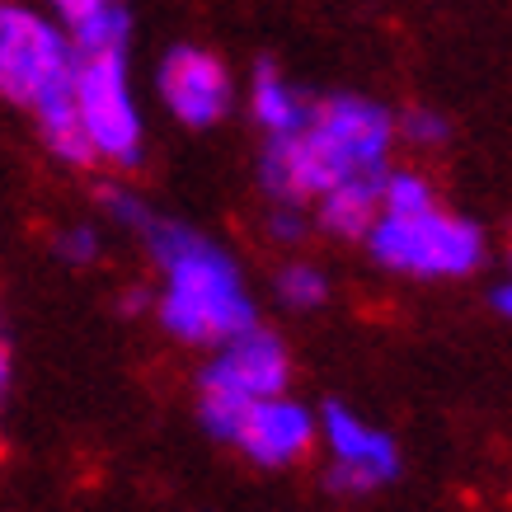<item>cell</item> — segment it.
I'll list each match as a JSON object with an SVG mask.
<instances>
[{
	"label": "cell",
	"instance_id": "cell-1",
	"mask_svg": "<svg viewBox=\"0 0 512 512\" xmlns=\"http://www.w3.org/2000/svg\"><path fill=\"white\" fill-rule=\"evenodd\" d=\"M390 127L386 109H376L367 99L339 94L325 99L306 113V123L273 137L264 156V184L287 202L320 198L325 188L353 179V174H376L390 151Z\"/></svg>",
	"mask_w": 512,
	"mask_h": 512
},
{
	"label": "cell",
	"instance_id": "cell-17",
	"mask_svg": "<svg viewBox=\"0 0 512 512\" xmlns=\"http://www.w3.org/2000/svg\"><path fill=\"white\" fill-rule=\"evenodd\" d=\"M57 254H62L66 264H94L99 259V235L90 226H71V231L57 240Z\"/></svg>",
	"mask_w": 512,
	"mask_h": 512
},
{
	"label": "cell",
	"instance_id": "cell-2",
	"mask_svg": "<svg viewBox=\"0 0 512 512\" xmlns=\"http://www.w3.org/2000/svg\"><path fill=\"white\" fill-rule=\"evenodd\" d=\"M151 254L165 268V296H160V325L184 343H226L254 329V301L235 264L212 240L193 235L174 221L146 226Z\"/></svg>",
	"mask_w": 512,
	"mask_h": 512
},
{
	"label": "cell",
	"instance_id": "cell-19",
	"mask_svg": "<svg viewBox=\"0 0 512 512\" xmlns=\"http://www.w3.org/2000/svg\"><path fill=\"white\" fill-rule=\"evenodd\" d=\"M109 0H52V10L66 19V24H80L85 15H94V10H104Z\"/></svg>",
	"mask_w": 512,
	"mask_h": 512
},
{
	"label": "cell",
	"instance_id": "cell-7",
	"mask_svg": "<svg viewBox=\"0 0 512 512\" xmlns=\"http://www.w3.org/2000/svg\"><path fill=\"white\" fill-rule=\"evenodd\" d=\"M226 442H235L259 466H287V461L311 451L315 419L301 404L282 400V395H268V400H254L235 414L231 428H226Z\"/></svg>",
	"mask_w": 512,
	"mask_h": 512
},
{
	"label": "cell",
	"instance_id": "cell-15",
	"mask_svg": "<svg viewBox=\"0 0 512 512\" xmlns=\"http://www.w3.org/2000/svg\"><path fill=\"white\" fill-rule=\"evenodd\" d=\"M278 292H282V301H292V306H320L329 296V282H325V273H315V268L292 264L278 278Z\"/></svg>",
	"mask_w": 512,
	"mask_h": 512
},
{
	"label": "cell",
	"instance_id": "cell-4",
	"mask_svg": "<svg viewBox=\"0 0 512 512\" xmlns=\"http://www.w3.org/2000/svg\"><path fill=\"white\" fill-rule=\"evenodd\" d=\"M287 376H292V357L273 334H264L259 325L235 334L226 339L217 362L202 372V423L217 437H226L235 414L254 400L282 395Z\"/></svg>",
	"mask_w": 512,
	"mask_h": 512
},
{
	"label": "cell",
	"instance_id": "cell-21",
	"mask_svg": "<svg viewBox=\"0 0 512 512\" xmlns=\"http://www.w3.org/2000/svg\"><path fill=\"white\" fill-rule=\"evenodd\" d=\"M498 311H503V315H512V278L503 282V287H498Z\"/></svg>",
	"mask_w": 512,
	"mask_h": 512
},
{
	"label": "cell",
	"instance_id": "cell-11",
	"mask_svg": "<svg viewBox=\"0 0 512 512\" xmlns=\"http://www.w3.org/2000/svg\"><path fill=\"white\" fill-rule=\"evenodd\" d=\"M33 113H38V127H43V141H47V151H52V156L71 160V165H90L94 151H90L85 127H80L71 85H66V90H52L47 99H38V104H33Z\"/></svg>",
	"mask_w": 512,
	"mask_h": 512
},
{
	"label": "cell",
	"instance_id": "cell-6",
	"mask_svg": "<svg viewBox=\"0 0 512 512\" xmlns=\"http://www.w3.org/2000/svg\"><path fill=\"white\" fill-rule=\"evenodd\" d=\"M76 76V47L47 19L19 5H0V94L15 104H38L66 90Z\"/></svg>",
	"mask_w": 512,
	"mask_h": 512
},
{
	"label": "cell",
	"instance_id": "cell-3",
	"mask_svg": "<svg viewBox=\"0 0 512 512\" xmlns=\"http://www.w3.org/2000/svg\"><path fill=\"white\" fill-rule=\"evenodd\" d=\"M367 245L386 268L414 273V278H461L484 259V235L466 217H447L437 207L409 212V217H381L367 231Z\"/></svg>",
	"mask_w": 512,
	"mask_h": 512
},
{
	"label": "cell",
	"instance_id": "cell-16",
	"mask_svg": "<svg viewBox=\"0 0 512 512\" xmlns=\"http://www.w3.org/2000/svg\"><path fill=\"white\" fill-rule=\"evenodd\" d=\"M99 202H104V212H109L118 226H132V231H146V226L156 221V217H151V207H146L141 198H132L127 188H104V193H99Z\"/></svg>",
	"mask_w": 512,
	"mask_h": 512
},
{
	"label": "cell",
	"instance_id": "cell-20",
	"mask_svg": "<svg viewBox=\"0 0 512 512\" xmlns=\"http://www.w3.org/2000/svg\"><path fill=\"white\" fill-rule=\"evenodd\" d=\"M5 390H10V348L0 339V404H5Z\"/></svg>",
	"mask_w": 512,
	"mask_h": 512
},
{
	"label": "cell",
	"instance_id": "cell-5",
	"mask_svg": "<svg viewBox=\"0 0 512 512\" xmlns=\"http://www.w3.org/2000/svg\"><path fill=\"white\" fill-rule=\"evenodd\" d=\"M71 99H76L80 127H85V137H90L94 160L137 165L141 160V118H137V104H132V90H127L123 52L76 57Z\"/></svg>",
	"mask_w": 512,
	"mask_h": 512
},
{
	"label": "cell",
	"instance_id": "cell-8",
	"mask_svg": "<svg viewBox=\"0 0 512 512\" xmlns=\"http://www.w3.org/2000/svg\"><path fill=\"white\" fill-rule=\"evenodd\" d=\"M160 94L179 123L207 127L217 123L226 104H231V76L226 66L202 52V47H174L165 66H160Z\"/></svg>",
	"mask_w": 512,
	"mask_h": 512
},
{
	"label": "cell",
	"instance_id": "cell-14",
	"mask_svg": "<svg viewBox=\"0 0 512 512\" xmlns=\"http://www.w3.org/2000/svg\"><path fill=\"white\" fill-rule=\"evenodd\" d=\"M433 207V188L423 174H390L381 179V212L390 217H409V212H423Z\"/></svg>",
	"mask_w": 512,
	"mask_h": 512
},
{
	"label": "cell",
	"instance_id": "cell-18",
	"mask_svg": "<svg viewBox=\"0 0 512 512\" xmlns=\"http://www.w3.org/2000/svg\"><path fill=\"white\" fill-rule=\"evenodd\" d=\"M404 132H409L414 141H423V146H437V141H447V123H442L437 113H423V109L404 118Z\"/></svg>",
	"mask_w": 512,
	"mask_h": 512
},
{
	"label": "cell",
	"instance_id": "cell-10",
	"mask_svg": "<svg viewBox=\"0 0 512 512\" xmlns=\"http://www.w3.org/2000/svg\"><path fill=\"white\" fill-rule=\"evenodd\" d=\"M381 217V174H353L320 193V221L334 235H367Z\"/></svg>",
	"mask_w": 512,
	"mask_h": 512
},
{
	"label": "cell",
	"instance_id": "cell-9",
	"mask_svg": "<svg viewBox=\"0 0 512 512\" xmlns=\"http://www.w3.org/2000/svg\"><path fill=\"white\" fill-rule=\"evenodd\" d=\"M325 437L329 451H334V470H329L334 489H372L381 480H395V470H400L395 442L386 433L367 428L362 419H353L343 404L325 409Z\"/></svg>",
	"mask_w": 512,
	"mask_h": 512
},
{
	"label": "cell",
	"instance_id": "cell-12",
	"mask_svg": "<svg viewBox=\"0 0 512 512\" xmlns=\"http://www.w3.org/2000/svg\"><path fill=\"white\" fill-rule=\"evenodd\" d=\"M306 113H311V104H306V99H301L273 66L264 62L259 71H254V118H259L273 137L296 132V127L306 123Z\"/></svg>",
	"mask_w": 512,
	"mask_h": 512
},
{
	"label": "cell",
	"instance_id": "cell-13",
	"mask_svg": "<svg viewBox=\"0 0 512 512\" xmlns=\"http://www.w3.org/2000/svg\"><path fill=\"white\" fill-rule=\"evenodd\" d=\"M71 47H76V57L123 52L127 47V10L118 0H109L104 10H94V15H85L80 24H71Z\"/></svg>",
	"mask_w": 512,
	"mask_h": 512
}]
</instances>
